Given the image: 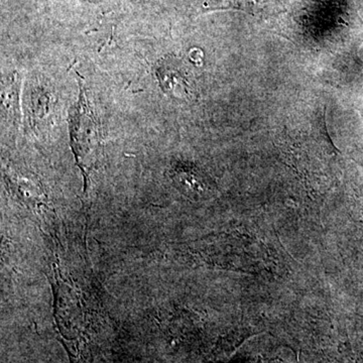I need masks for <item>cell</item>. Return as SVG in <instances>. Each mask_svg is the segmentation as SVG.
Instances as JSON below:
<instances>
[{"instance_id": "cell-1", "label": "cell", "mask_w": 363, "mask_h": 363, "mask_svg": "<svg viewBox=\"0 0 363 363\" xmlns=\"http://www.w3.org/2000/svg\"><path fill=\"white\" fill-rule=\"evenodd\" d=\"M71 145L79 162L93 159L101 149L102 135L85 88L80 83V96L69 116Z\"/></svg>"}, {"instance_id": "cell-2", "label": "cell", "mask_w": 363, "mask_h": 363, "mask_svg": "<svg viewBox=\"0 0 363 363\" xmlns=\"http://www.w3.org/2000/svg\"><path fill=\"white\" fill-rule=\"evenodd\" d=\"M157 76L164 93L189 95V81L181 67L164 62L157 69Z\"/></svg>"}, {"instance_id": "cell-3", "label": "cell", "mask_w": 363, "mask_h": 363, "mask_svg": "<svg viewBox=\"0 0 363 363\" xmlns=\"http://www.w3.org/2000/svg\"><path fill=\"white\" fill-rule=\"evenodd\" d=\"M2 111L6 119L16 121L18 117V84L14 76L9 79V82L2 91Z\"/></svg>"}]
</instances>
